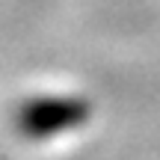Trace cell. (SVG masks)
Returning a JSON list of instances; mask_svg holds the SVG:
<instances>
[{
	"mask_svg": "<svg viewBox=\"0 0 160 160\" xmlns=\"http://www.w3.org/2000/svg\"><path fill=\"white\" fill-rule=\"evenodd\" d=\"M86 116H89V107L77 98H39L21 110L18 125L30 137H45V133H57L68 125H80Z\"/></svg>",
	"mask_w": 160,
	"mask_h": 160,
	"instance_id": "6da1fadb",
	"label": "cell"
}]
</instances>
